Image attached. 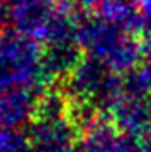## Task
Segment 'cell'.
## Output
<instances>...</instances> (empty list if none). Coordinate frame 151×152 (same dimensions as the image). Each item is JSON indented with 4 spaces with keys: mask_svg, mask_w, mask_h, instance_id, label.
Listing matches in <instances>:
<instances>
[{
    "mask_svg": "<svg viewBox=\"0 0 151 152\" xmlns=\"http://www.w3.org/2000/svg\"><path fill=\"white\" fill-rule=\"evenodd\" d=\"M138 7L146 15H151V0H138Z\"/></svg>",
    "mask_w": 151,
    "mask_h": 152,
    "instance_id": "6da1fadb",
    "label": "cell"
},
{
    "mask_svg": "<svg viewBox=\"0 0 151 152\" xmlns=\"http://www.w3.org/2000/svg\"><path fill=\"white\" fill-rule=\"evenodd\" d=\"M7 2H9V0H7Z\"/></svg>",
    "mask_w": 151,
    "mask_h": 152,
    "instance_id": "7a4b0ae2",
    "label": "cell"
}]
</instances>
